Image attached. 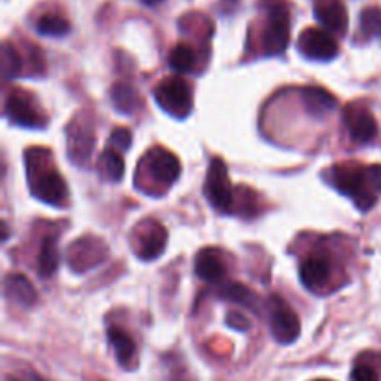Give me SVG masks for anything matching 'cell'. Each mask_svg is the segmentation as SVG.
<instances>
[{
    "label": "cell",
    "instance_id": "1",
    "mask_svg": "<svg viewBox=\"0 0 381 381\" xmlns=\"http://www.w3.org/2000/svg\"><path fill=\"white\" fill-rule=\"evenodd\" d=\"M325 181L353 199L359 210L367 212L374 207L377 193L372 190L370 181L367 177V168H348V166H337L325 173Z\"/></svg>",
    "mask_w": 381,
    "mask_h": 381
},
{
    "label": "cell",
    "instance_id": "2",
    "mask_svg": "<svg viewBox=\"0 0 381 381\" xmlns=\"http://www.w3.org/2000/svg\"><path fill=\"white\" fill-rule=\"evenodd\" d=\"M266 14V26L263 32L264 51L270 56L281 54L290 41V11L285 0H260Z\"/></svg>",
    "mask_w": 381,
    "mask_h": 381
},
{
    "label": "cell",
    "instance_id": "3",
    "mask_svg": "<svg viewBox=\"0 0 381 381\" xmlns=\"http://www.w3.org/2000/svg\"><path fill=\"white\" fill-rule=\"evenodd\" d=\"M155 99L158 106L173 118H186L192 112V91L179 76L164 78L156 86Z\"/></svg>",
    "mask_w": 381,
    "mask_h": 381
},
{
    "label": "cell",
    "instance_id": "4",
    "mask_svg": "<svg viewBox=\"0 0 381 381\" xmlns=\"http://www.w3.org/2000/svg\"><path fill=\"white\" fill-rule=\"evenodd\" d=\"M30 190L38 199L49 203L52 207H64L69 198L67 184L60 173L54 168H45L41 171H36L29 168Z\"/></svg>",
    "mask_w": 381,
    "mask_h": 381
},
{
    "label": "cell",
    "instance_id": "5",
    "mask_svg": "<svg viewBox=\"0 0 381 381\" xmlns=\"http://www.w3.org/2000/svg\"><path fill=\"white\" fill-rule=\"evenodd\" d=\"M270 316V330L275 340L281 344H290L298 339L300 335V320H298L296 313L292 311L287 301L281 298L272 296L268 305Z\"/></svg>",
    "mask_w": 381,
    "mask_h": 381
},
{
    "label": "cell",
    "instance_id": "6",
    "mask_svg": "<svg viewBox=\"0 0 381 381\" xmlns=\"http://www.w3.org/2000/svg\"><path fill=\"white\" fill-rule=\"evenodd\" d=\"M205 195L218 210H229L233 205V186L227 175V166L223 161L214 158L210 162L205 183Z\"/></svg>",
    "mask_w": 381,
    "mask_h": 381
},
{
    "label": "cell",
    "instance_id": "7",
    "mask_svg": "<svg viewBox=\"0 0 381 381\" xmlns=\"http://www.w3.org/2000/svg\"><path fill=\"white\" fill-rule=\"evenodd\" d=\"M298 51L309 60H333L339 52V45L327 30L305 29L298 39Z\"/></svg>",
    "mask_w": 381,
    "mask_h": 381
},
{
    "label": "cell",
    "instance_id": "8",
    "mask_svg": "<svg viewBox=\"0 0 381 381\" xmlns=\"http://www.w3.org/2000/svg\"><path fill=\"white\" fill-rule=\"evenodd\" d=\"M6 116H8V119L11 123L19 125V127L41 128L47 123L41 110L23 91H14L8 97V101H6Z\"/></svg>",
    "mask_w": 381,
    "mask_h": 381
},
{
    "label": "cell",
    "instance_id": "9",
    "mask_svg": "<svg viewBox=\"0 0 381 381\" xmlns=\"http://www.w3.org/2000/svg\"><path fill=\"white\" fill-rule=\"evenodd\" d=\"M95 143V132L88 119L76 118L67 127V153L71 162L84 164L90 158Z\"/></svg>",
    "mask_w": 381,
    "mask_h": 381
},
{
    "label": "cell",
    "instance_id": "10",
    "mask_svg": "<svg viewBox=\"0 0 381 381\" xmlns=\"http://www.w3.org/2000/svg\"><path fill=\"white\" fill-rule=\"evenodd\" d=\"M344 125L348 128L350 136L357 143H368L376 140L377 123L370 110L365 104L353 103L344 108Z\"/></svg>",
    "mask_w": 381,
    "mask_h": 381
},
{
    "label": "cell",
    "instance_id": "11",
    "mask_svg": "<svg viewBox=\"0 0 381 381\" xmlns=\"http://www.w3.org/2000/svg\"><path fill=\"white\" fill-rule=\"evenodd\" d=\"M147 171L156 183L164 184V186H171L175 181L179 179L181 173V164L177 161V156L170 151L155 147L149 151V155L146 156Z\"/></svg>",
    "mask_w": 381,
    "mask_h": 381
},
{
    "label": "cell",
    "instance_id": "12",
    "mask_svg": "<svg viewBox=\"0 0 381 381\" xmlns=\"http://www.w3.org/2000/svg\"><path fill=\"white\" fill-rule=\"evenodd\" d=\"M315 15L327 32L346 34L348 11L342 0H315Z\"/></svg>",
    "mask_w": 381,
    "mask_h": 381
},
{
    "label": "cell",
    "instance_id": "13",
    "mask_svg": "<svg viewBox=\"0 0 381 381\" xmlns=\"http://www.w3.org/2000/svg\"><path fill=\"white\" fill-rule=\"evenodd\" d=\"M331 260L325 255H311L300 266V279L309 290H318L330 281Z\"/></svg>",
    "mask_w": 381,
    "mask_h": 381
},
{
    "label": "cell",
    "instance_id": "14",
    "mask_svg": "<svg viewBox=\"0 0 381 381\" xmlns=\"http://www.w3.org/2000/svg\"><path fill=\"white\" fill-rule=\"evenodd\" d=\"M166 240H168V235H166L164 227L156 221H149L146 233L138 238V257L143 260H153L161 257Z\"/></svg>",
    "mask_w": 381,
    "mask_h": 381
},
{
    "label": "cell",
    "instance_id": "15",
    "mask_svg": "<svg viewBox=\"0 0 381 381\" xmlns=\"http://www.w3.org/2000/svg\"><path fill=\"white\" fill-rule=\"evenodd\" d=\"M195 273L203 281H220L225 275V264L214 248H205L195 255Z\"/></svg>",
    "mask_w": 381,
    "mask_h": 381
},
{
    "label": "cell",
    "instance_id": "16",
    "mask_svg": "<svg viewBox=\"0 0 381 381\" xmlns=\"http://www.w3.org/2000/svg\"><path fill=\"white\" fill-rule=\"evenodd\" d=\"M108 340L119 365L123 368H132L134 359H136V344H134L131 335L121 327H110Z\"/></svg>",
    "mask_w": 381,
    "mask_h": 381
},
{
    "label": "cell",
    "instance_id": "17",
    "mask_svg": "<svg viewBox=\"0 0 381 381\" xmlns=\"http://www.w3.org/2000/svg\"><path fill=\"white\" fill-rule=\"evenodd\" d=\"M6 294L23 307H32L38 301V292L34 285L21 273H10L6 278Z\"/></svg>",
    "mask_w": 381,
    "mask_h": 381
},
{
    "label": "cell",
    "instance_id": "18",
    "mask_svg": "<svg viewBox=\"0 0 381 381\" xmlns=\"http://www.w3.org/2000/svg\"><path fill=\"white\" fill-rule=\"evenodd\" d=\"M301 93V101L305 104L307 112L316 116V118H322L325 113H330L331 110L337 106V99L330 91L322 90V88H316V86H311V88H303L300 91Z\"/></svg>",
    "mask_w": 381,
    "mask_h": 381
},
{
    "label": "cell",
    "instance_id": "19",
    "mask_svg": "<svg viewBox=\"0 0 381 381\" xmlns=\"http://www.w3.org/2000/svg\"><path fill=\"white\" fill-rule=\"evenodd\" d=\"M110 99H112L113 108L118 110L119 113H123V116H131L141 106L140 93L132 86L125 84V82H118V84L112 86Z\"/></svg>",
    "mask_w": 381,
    "mask_h": 381
},
{
    "label": "cell",
    "instance_id": "20",
    "mask_svg": "<svg viewBox=\"0 0 381 381\" xmlns=\"http://www.w3.org/2000/svg\"><path fill=\"white\" fill-rule=\"evenodd\" d=\"M58 264H60V255H58L56 248V238L47 236L41 244V251H39L38 257V272L41 278H51L54 275V272L58 270Z\"/></svg>",
    "mask_w": 381,
    "mask_h": 381
},
{
    "label": "cell",
    "instance_id": "21",
    "mask_svg": "<svg viewBox=\"0 0 381 381\" xmlns=\"http://www.w3.org/2000/svg\"><path fill=\"white\" fill-rule=\"evenodd\" d=\"M36 29L41 36H49V38H64L71 32V24L66 17H61L58 14H45L39 17Z\"/></svg>",
    "mask_w": 381,
    "mask_h": 381
},
{
    "label": "cell",
    "instance_id": "22",
    "mask_svg": "<svg viewBox=\"0 0 381 381\" xmlns=\"http://www.w3.org/2000/svg\"><path fill=\"white\" fill-rule=\"evenodd\" d=\"M220 296L223 300H229L233 303L248 307V309H255L257 307V298H255L253 292L248 287H244V285H238V283H225L220 288Z\"/></svg>",
    "mask_w": 381,
    "mask_h": 381
},
{
    "label": "cell",
    "instance_id": "23",
    "mask_svg": "<svg viewBox=\"0 0 381 381\" xmlns=\"http://www.w3.org/2000/svg\"><path fill=\"white\" fill-rule=\"evenodd\" d=\"M99 171L103 173V177H106V179L112 181V183L121 181L123 173H125V162H123L118 151H104L99 161Z\"/></svg>",
    "mask_w": 381,
    "mask_h": 381
},
{
    "label": "cell",
    "instance_id": "24",
    "mask_svg": "<svg viewBox=\"0 0 381 381\" xmlns=\"http://www.w3.org/2000/svg\"><path fill=\"white\" fill-rule=\"evenodd\" d=\"M170 67L177 73H192V69L195 67V52L192 51V47L179 43L175 45L170 52Z\"/></svg>",
    "mask_w": 381,
    "mask_h": 381
},
{
    "label": "cell",
    "instance_id": "25",
    "mask_svg": "<svg viewBox=\"0 0 381 381\" xmlns=\"http://www.w3.org/2000/svg\"><path fill=\"white\" fill-rule=\"evenodd\" d=\"M359 23H361L362 38H381V8H377V6L365 8V10L361 11Z\"/></svg>",
    "mask_w": 381,
    "mask_h": 381
},
{
    "label": "cell",
    "instance_id": "26",
    "mask_svg": "<svg viewBox=\"0 0 381 381\" xmlns=\"http://www.w3.org/2000/svg\"><path fill=\"white\" fill-rule=\"evenodd\" d=\"M21 67H23V58L15 51V47H11L10 43L6 41L2 45V71H4L6 81L19 75Z\"/></svg>",
    "mask_w": 381,
    "mask_h": 381
},
{
    "label": "cell",
    "instance_id": "27",
    "mask_svg": "<svg viewBox=\"0 0 381 381\" xmlns=\"http://www.w3.org/2000/svg\"><path fill=\"white\" fill-rule=\"evenodd\" d=\"M350 380L352 381H380V374H377L376 368L370 367V365L359 362V365L353 367Z\"/></svg>",
    "mask_w": 381,
    "mask_h": 381
},
{
    "label": "cell",
    "instance_id": "28",
    "mask_svg": "<svg viewBox=\"0 0 381 381\" xmlns=\"http://www.w3.org/2000/svg\"><path fill=\"white\" fill-rule=\"evenodd\" d=\"M131 141L132 136L127 128H116V131L112 132V136H110V143H112L113 147H121L123 151H127L128 147H131Z\"/></svg>",
    "mask_w": 381,
    "mask_h": 381
},
{
    "label": "cell",
    "instance_id": "29",
    "mask_svg": "<svg viewBox=\"0 0 381 381\" xmlns=\"http://www.w3.org/2000/svg\"><path fill=\"white\" fill-rule=\"evenodd\" d=\"M367 177L370 181L372 190L376 193H381V164L367 166Z\"/></svg>",
    "mask_w": 381,
    "mask_h": 381
},
{
    "label": "cell",
    "instance_id": "30",
    "mask_svg": "<svg viewBox=\"0 0 381 381\" xmlns=\"http://www.w3.org/2000/svg\"><path fill=\"white\" fill-rule=\"evenodd\" d=\"M227 324L238 331L250 330V320H248L244 315H240V313H229V315H227Z\"/></svg>",
    "mask_w": 381,
    "mask_h": 381
},
{
    "label": "cell",
    "instance_id": "31",
    "mask_svg": "<svg viewBox=\"0 0 381 381\" xmlns=\"http://www.w3.org/2000/svg\"><path fill=\"white\" fill-rule=\"evenodd\" d=\"M11 381H45V380H41V377H39L36 372H30V374H26L24 377H21V376L11 377Z\"/></svg>",
    "mask_w": 381,
    "mask_h": 381
},
{
    "label": "cell",
    "instance_id": "32",
    "mask_svg": "<svg viewBox=\"0 0 381 381\" xmlns=\"http://www.w3.org/2000/svg\"><path fill=\"white\" fill-rule=\"evenodd\" d=\"M141 2H143L146 6H156V4H161L162 0H141Z\"/></svg>",
    "mask_w": 381,
    "mask_h": 381
},
{
    "label": "cell",
    "instance_id": "33",
    "mask_svg": "<svg viewBox=\"0 0 381 381\" xmlns=\"http://www.w3.org/2000/svg\"><path fill=\"white\" fill-rule=\"evenodd\" d=\"M316 381H330V380H316Z\"/></svg>",
    "mask_w": 381,
    "mask_h": 381
}]
</instances>
